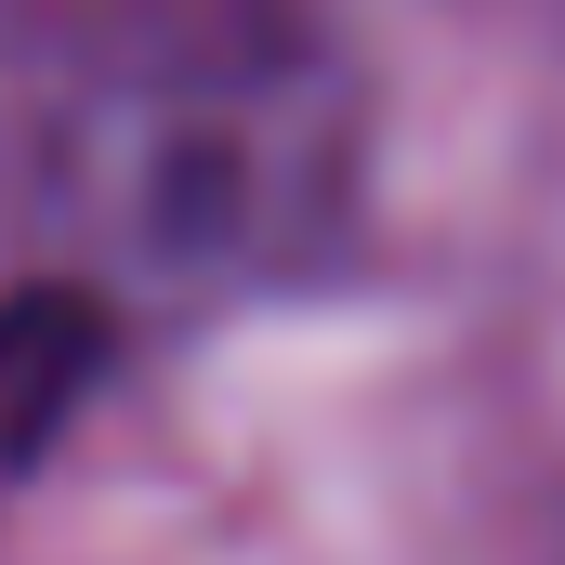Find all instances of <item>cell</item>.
Listing matches in <instances>:
<instances>
[{
  "label": "cell",
  "mask_w": 565,
  "mask_h": 565,
  "mask_svg": "<svg viewBox=\"0 0 565 565\" xmlns=\"http://www.w3.org/2000/svg\"><path fill=\"white\" fill-rule=\"evenodd\" d=\"M316 171V145L289 119L277 53H224V66H145L106 119V198L145 237V264H198V250H250L289 211V184Z\"/></svg>",
  "instance_id": "1"
},
{
  "label": "cell",
  "mask_w": 565,
  "mask_h": 565,
  "mask_svg": "<svg viewBox=\"0 0 565 565\" xmlns=\"http://www.w3.org/2000/svg\"><path fill=\"white\" fill-rule=\"evenodd\" d=\"M106 369H119V302L93 277L0 289V487L53 460V434L106 395Z\"/></svg>",
  "instance_id": "2"
}]
</instances>
